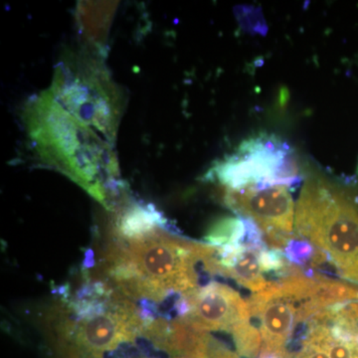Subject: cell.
<instances>
[{"instance_id": "obj_14", "label": "cell", "mask_w": 358, "mask_h": 358, "mask_svg": "<svg viewBox=\"0 0 358 358\" xmlns=\"http://www.w3.org/2000/svg\"><path fill=\"white\" fill-rule=\"evenodd\" d=\"M176 358H182V357H176Z\"/></svg>"}, {"instance_id": "obj_11", "label": "cell", "mask_w": 358, "mask_h": 358, "mask_svg": "<svg viewBox=\"0 0 358 358\" xmlns=\"http://www.w3.org/2000/svg\"><path fill=\"white\" fill-rule=\"evenodd\" d=\"M315 250V247L313 246L310 242L301 239V238L296 239V236L292 241H289L286 248L282 250V253L289 263L294 264L298 267H301V266L303 267L312 261Z\"/></svg>"}, {"instance_id": "obj_3", "label": "cell", "mask_w": 358, "mask_h": 358, "mask_svg": "<svg viewBox=\"0 0 358 358\" xmlns=\"http://www.w3.org/2000/svg\"><path fill=\"white\" fill-rule=\"evenodd\" d=\"M46 112L37 122L33 136L40 143L45 155L58 164L62 171L83 186L94 197L106 203L103 178L110 181L115 178L114 162L110 159L107 143L99 138L88 126L73 117L56 102L55 99H43ZM36 128V127H35Z\"/></svg>"}, {"instance_id": "obj_4", "label": "cell", "mask_w": 358, "mask_h": 358, "mask_svg": "<svg viewBox=\"0 0 358 358\" xmlns=\"http://www.w3.org/2000/svg\"><path fill=\"white\" fill-rule=\"evenodd\" d=\"M145 322L131 301L117 294L107 312L76 320L57 313L55 348L59 358H103L124 343L143 336Z\"/></svg>"}, {"instance_id": "obj_13", "label": "cell", "mask_w": 358, "mask_h": 358, "mask_svg": "<svg viewBox=\"0 0 358 358\" xmlns=\"http://www.w3.org/2000/svg\"><path fill=\"white\" fill-rule=\"evenodd\" d=\"M263 358H275L274 357H263Z\"/></svg>"}, {"instance_id": "obj_10", "label": "cell", "mask_w": 358, "mask_h": 358, "mask_svg": "<svg viewBox=\"0 0 358 358\" xmlns=\"http://www.w3.org/2000/svg\"><path fill=\"white\" fill-rule=\"evenodd\" d=\"M236 350L245 358H259L262 350L263 339L258 327L250 322L235 327L232 331Z\"/></svg>"}, {"instance_id": "obj_12", "label": "cell", "mask_w": 358, "mask_h": 358, "mask_svg": "<svg viewBox=\"0 0 358 358\" xmlns=\"http://www.w3.org/2000/svg\"><path fill=\"white\" fill-rule=\"evenodd\" d=\"M242 17L240 20H243V27L246 29H251V31L261 32V29L267 30L265 21L262 17V14L254 7H242Z\"/></svg>"}, {"instance_id": "obj_9", "label": "cell", "mask_w": 358, "mask_h": 358, "mask_svg": "<svg viewBox=\"0 0 358 358\" xmlns=\"http://www.w3.org/2000/svg\"><path fill=\"white\" fill-rule=\"evenodd\" d=\"M246 236V219L225 217L212 225L205 236V241L216 248L235 245L244 246Z\"/></svg>"}, {"instance_id": "obj_7", "label": "cell", "mask_w": 358, "mask_h": 358, "mask_svg": "<svg viewBox=\"0 0 358 358\" xmlns=\"http://www.w3.org/2000/svg\"><path fill=\"white\" fill-rule=\"evenodd\" d=\"M305 303L285 291L277 281L268 282L263 291L250 298L251 317L258 320L263 339L259 358H282L296 329L303 324L300 313Z\"/></svg>"}, {"instance_id": "obj_6", "label": "cell", "mask_w": 358, "mask_h": 358, "mask_svg": "<svg viewBox=\"0 0 358 358\" xmlns=\"http://www.w3.org/2000/svg\"><path fill=\"white\" fill-rule=\"evenodd\" d=\"M225 203L240 217L251 219L271 249L284 250L294 239V208L289 186L253 185L227 189Z\"/></svg>"}, {"instance_id": "obj_2", "label": "cell", "mask_w": 358, "mask_h": 358, "mask_svg": "<svg viewBox=\"0 0 358 358\" xmlns=\"http://www.w3.org/2000/svg\"><path fill=\"white\" fill-rule=\"evenodd\" d=\"M294 229L329 257L339 277L358 285V202L326 179H308L296 206Z\"/></svg>"}, {"instance_id": "obj_5", "label": "cell", "mask_w": 358, "mask_h": 358, "mask_svg": "<svg viewBox=\"0 0 358 358\" xmlns=\"http://www.w3.org/2000/svg\"><path fill=\"white\" fill-rule=\"evenodd\" d=\"M235 188L253 185H286L300 181L299 166L291 147L274 136L261 134L244 141L226 167Z\"/></svg>"}, {"instance_id": "obj_8", "label": "cell", "mask_w": 358, "mask_h": 358, "mask_svg": "<svg viewBox=\"0 0 358 358\" xmlns=\"http://www.w3.org/2000/svg\"><path fill=\"white\" fill-rule=\"evenodd\" d=\"M183 296L189 306V313L185 317L207 333L232 334L235 327L252 319L248 301L235 289L220 282H209Z\"/></svg>"}, {"instance_id": "obj_1", "label": "cell", "mask_w": 358, "mask_h": 358, "mask_svg": "<svg viewBox=\"0 0 358 358\" xmlns=\"http://www.w3.org/2000/svg\"><path fill=\"white\" fill-rule=\"evenodd\" d=\"M215 252L210 245L155 230L131 239L117 236L106 251V272L124 296L162 303L199 288L196 265Z\"/></svg>"}]
</instances>
